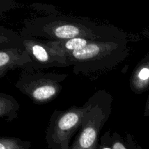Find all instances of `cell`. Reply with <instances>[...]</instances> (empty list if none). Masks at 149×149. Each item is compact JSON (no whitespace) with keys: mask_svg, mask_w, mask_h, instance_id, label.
<instances>
[{"mask_svg":"<svg viewBox=\"0 0 149 149\" xmlns=\"http://www.w3.org/2000/svg\"><path fill=\"white\" fill-rule=\"evenodd\" d=\"M87 109L85 103L81 106H74L63 111H54L45 132V140L49 148L69 149L70 141L77 135Z\"/></svg>","mask_w":149,"mask_h":149,"instance_id":"cell-5","label":"cell"},{"mask_svg":"<svg viewBox=\"0 0 149 149\" xmlns=\"http://www.w3.org/2000/svg\"><path fill=\"white\" fill-rule=\"evenodd\" d=\"M20 36L47 41H63L74 38H84L94 41L127 39L122 31L112 26L58 15L26 20Z\"/></svg>","mask_w":149,"mask_h":149,"instance_id":"cell-1","label":"cell"},{"mask_svg":"<svg viewBox=\"0 0 149 149\" xmlns=\"http://www.w3.org/2000/svg\"><path fill=\"white\" fill-rule=\"evenodd\" d=\"M94 40L84 39V38H74L63 41H47L45 40L47 46L58 52L60 55L64 56L65 55L74 51L85 47Z\"/></svg>","mask_w":149,"mask_h":149,"instance_id":"cell-9","label":"cell"},{"mask_svg":"<svg viewBox=\"0 0 149 149\" xmlns=\"http://www.w3.org/2000/svg\"><path fill=\"white\" fill-rule=\"evenodd\" d=\"M29 141L10 137H0V149H29Z\"/></svg>","mask_w":149,"mask_h":149,"instance_id":"cell-13","label":"cell"},{"mask_svg":"<svg viewBox=\"0 0 149 149\" xmlns=\"http://www.w3.org/2000/svg\"><path fill=\"white\" fill-rule=\"evenodd\" d=\"M130 87L135 94H142L149 88V53L134 69L130 79Z\"/></svg>","mask_w":149,"mask_h":149,"instance_id":"cell-8","label":"cell"},{"mask_svg":"<svg viewBox=\"0 0 149 149\" xmlns=\"http://www.w3.org/2000/svg\"><path fill=\"white\" fill-rule=\"evenodd\" d=\"M113 97L105 90L95 92L86 103L87 109L69 149H97L100 132L110 118Z\"/></svg>","mask_w":149,"mask_h":149,"instance_id":"cell-3","label":"cell"},{"mask_svg":"<svg viewBox=\"0 0 149 149\" xmlns=\"http://www.w3.org/2000/svg\"><path fill=\"white\" fill-rule=\"evenodd\" d=\"M11 47L24 49L21 36L10 29L0 27V48Z\"/></svg>","mask_w":149,"mask_h":149,"instance_id":"cell-11","label":"cell"},{"mask_svg":"<svg viewBox=\"0 0 149 149\" xmlns=\"http://www.w3.org/2000/svg\"><path fill=\"white\" fill-rule=\"evenodd\" d=\"M130 54L127 39L93 41L85 47L64 57L77 75L92 77L111 71L123 62Z\"/></svg>","mask_w":149,"mask_h":149,"instance_id":"cell-2","label":"cell"},{"mask_svg":"<svg viewBox=\"0 0 149 149\" xmlns=\"http://www.w3.org/2000/svg\"><path fill=\"white\" fill-rule=\"evenodd\" d=\"M110 145L112 149H130L135 146V141L130 134H127L126 140H124L122 135L116 131L111 133Z\"/></svg>","mask_w":149,"mask_h":149,"instance_id":"cell-12","label":"cell"},{"mask_svg":"<svg viewBox=\"0 0 149 149\" xmlns=\"http://www.w3.org/2000/svg\"><path fill=\"white\" fill-rule=\"evenodd\" d=\"M143 116H145V117H148V116H149V95L148 97V99H147L146 103Z\"/></svg>","mask_w":149,"mask_h":149,"instance_id":"cell-14","label":"cell"},{"mask_svg":"<svg viewBox=\"0 0 149 149\" xmlns=\"http://www.w3.org/2000/svg\"><path fill=\"white\" fill-rule=\"evenodd\" d=\"M31 62L25 49L20 48H0V79L10 71L22 68Z\"/></svg>","mask_w":149,"mask_h":149,"instance_id":"cell-7","label":"cell"},{"mask_svg":"<svg viewBox=\"0 0 149 149\" xmlns=\"http://www.w3.org/2000/svg\"><path fill=\"white\" fill-rule=\"evenodd\" d=\"M67 77L63 74L23 70L15 86L33 103L45 104L59 95Z\"/></svg>","mask_w":149,"mask_h":149,"instance_id":"cell-4","label":"cell"},{"mask_svg":"<svg viewBox=\"0 0 149 149\" xmlns=\"http://www.w3.org/2000/svg\"><path fill=\"white\" fill-rule=\"evenodd\" d=\"M20 104L13 96L0 93V123L11 122L18 116Z\"/></svg>","mask_w":149,"mask_h":149,"instance_id":"cell-10","label":"cell"},{"mask_svg":"<svg viewBox=\"0 0 149 149\" xmlns=\"http://www.w3.org/2000/svg\"><path fill=\"white\" fill-rule=\"evenodd\" d=\"M21 37L24 49L31 60V62L26 64L23 70L41 71L49 68L68 66L65 57L47 46L45 40L29 36Z\"/></svg>","mask_w":149,"mask_h":149,"instance_id":"cell-6","label":"cell"},{"mask_svg":"<svg viewBox=\"0 0 149 149\" xmlns=\"http://www.w3.org/2000/svg\"><path fill=\"white\" fill-rule=\"evenodd\" d=\"M100 143L102 144V146H101L102 148L101 149H112L111 147V145H110V139H109V146H104V143H103L100 140Z\"/></svg>","mask_w":149,"mask_h":149,"instance_id":"cell-15","label":"cell"}]
</instances>
